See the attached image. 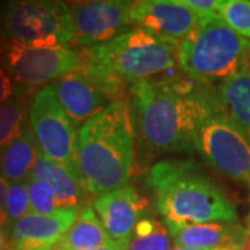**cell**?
Here are the masks:
<instances>
[{
  "label": "cell",
  "mask_w": 250,
  "mask_h": 250,
  "mask_svg": "<svg viewBox=\"0 0 250 250\" xmlns=\"http://www.w3.org/2000/svg\"><path fill=\"white\" fill-rule=\"evenodd\" d=\"M7 239H9V232L7 228L0 227V250H3L7 245Z\"/></svg>",
  "instance_id": "cell-29"
},
{
  "label": "cell",
  "mask_w": 250,
  "mask_h": 250,
  "mask_svg": "<svg viewBox=\"0 0 250 250\" xmlns=\"http://www.w3.org/2000/svg\"><path fill=\"white\" fill-rule=\"evenodd\" d=\"M38 146L29 124L0 150V174L9 184L27 182L38 159Z\"/></svg>",
  "instance_id": "cell-18"
},
{
  "label": "cell",
  "mask_w": 250,
  "mask_h": 250,
  "mask_svg": "<svg viewBox=\"0 0 250 250\" xmlns=\"http://www.w3.org/2000/svg\"><path fill=\"white\" fill-rule=\"evenodd\" d=\"M213 107L231 121L250 142V71L239 72L218 85H210Z\"/></svg>",
  "instance_id": "cell-16"
},
{
  "label": "cell",
  "mask_w": 250,
  "mask_h": 250,
  "mask_svg": "<svg viewBox=\"0 0 250 250\" xmlns=\"http://www.w3.org/2000/svg\"><path fill=\"white\" fill-rule=\"evenodd\" d=\"M170 231L152 215H143L135 227L128 250H171Z\"/></svg>",
  "instance_id": "cell-21"
},
{
  "label": "cell",
  "mask_w": 250,
  "mask_h": 250,
  "mask_svg": "<svg viewBox=\"0 0 250 250\" xmlns=\"http://www.w3.org/2000/svg\"><path fill=\"white\" fill-rule=\"evenodd\" d=\"M249 52L250 41L213 13L200 16L195 29L179 42L178 64L189 78L213 85L249 70Z\"/></svg>",
  "instance_id": "cell-4"
},
{
  "label": "cell",
  "mask_w": 250,
  "mask_h": 250,
  "mask_svg": "<svg viewBox=\"0 0 250 250\" xmlns=\"http://www.w3.org/2000/svg\"><path fill=\"white\" fill-rule=\"evenodd\" d=\"M9 187V182L0 174V213H3V214H4V206H6V197H7Z\"/></svg>",
  "instance_id": "cell-27"
},
{
  "label": "cell",
  "mask_w": 250,
  "mask_h": 250,
  "mask_svg": "<svg viewBox=\"0 0 250 250\" xmlns=\"http://www.w3.org/2000/svg\"><path fill=\"white\" fill-rule=\"evenodd\" d=\"M108 241L110 236L95 208L86 205L81 210L75 224L62 236L57 248L64 250H96Z\"/></svg>",
  "instance_id": "cell-19"
},
{
  "label": "cell",
  "mask_w": 250,
  "mask_h": 250,
  "mask_svg": "<svg viewBox=\"0 0 250 250\" xmlns=\"http://www.w3.org/2000/svg\"><path fill=\"white\" fill-rule=\"evenodd\" d=\"M18 86L14 85V80L3 67H0V106L7 103L14 96Z\"/></svg>",
  "instance_id": "cell-26"
},
{
  "label": "cell",
  "mask_w": 250,
  "mask_h": 250,
  "mask_svg": "<svg viewBox=\"0 0 250 250\" xmlns=\"http://www.w3.org/2000/svg\"><path fill=\"white\" fill-rule=\"evenodd\" d=\"M27 187L32 213L46 215L52 214L60 208L52 188L47 184L38 179L29 178V181H27Z\"/></svg>",
  "instance_id": "cell-23"
},
{
  "label": "cell",
  "mask_w": 250,
  "mask_h": 250,
  "mask_svg": "<svg viewBox=\"0 0 250 250\" xmlns=\"http://www.w3.org/2000/svg\"><path fill=\"white\" fill-rule=\"evenodd\" d=\"M129 16L138 28L177 45L195 29L200 17L182 0L132 1Z\"/></svg>",
  "instance_id": "cell-12"
},
{
  "label": "cell",
  "mask_w": 250,
  "mask_h": 250,
  "mask_svg": "<svg viewBox=\"0 0 250 250\" xmlns=\"http://www.w3.org/2000/svg\"><path fill=\"white\" fill-rule=\"evenodd\" d=\"M0 36L18 45L67 46L74 41L70 6L57 0H17L0 6Z\"/></svg>",
  "instance_id": "cell-6"
},
{
  "label": "cell",
  "mask_w": 250,
  "mask_h": 250,
  "mask_svg": "<svg viewBox=\"0 0 250 250\" xmlns=\"http://www.w3.org/2000/svg\"><path fill=\"white\" fill-rule=\"evenodd\" d=\"M208 85L192 78L150 80L131 85L138 132L156 154L193 149L195 123L205 104Z\"/></svg>",
  "instance_id": "cell-1"
},
{
  "label": "cell",
  "mask_w": 250,
  "mask_h": 250,
  "mask_svg": "<svg viewBox=\"0 0 250 250\" xmlns=\"http://www.w3.org/2000/svg\"><path fill=\"white\" fill-rule=\"evenodd\" d=\"M82 57L126 83L154 80L178 64V45L131 28L107 43L85 47Z\"/></svg>",
  "instance_id": "cell-5"
},
{
  "label": "cell",
  "mask_w": 250,
  "mask_h": 250,
  "mask_svg": "<svg viewBox=\"0 0 250 250\" xmlns=\"http://www.w3.org/2000/svg\"><path fill=\"white\" fill-rule=\"evenodd\" d=\"M147 202L134 188L124 187L96 197L92 203L110 239L129 242L138 221L146 214Z\"/></svg>",
  "instance_id": "cell-14"
},
{
  "label": "cell",
  "mask_w": 250,
  "mask_h": 250,
  "mask_svg": "<svg viewBox=\"0 0 250 250\" xmlns=\"http://www.w3.org/2000/svg\"><path fill=\"white\" fill-rule=\"evenodd\" d=\"M171 250H205V249H192V248H181V246H175Z\"/></svg>",
  "instance_id": "cell-31"
},
{
  "label": "cell",
  "mask_w": 250,
  "mask_h": 250,
  "mask_svg": "<svg viewBox=\"0 0 250 250\" xmlns=\"http://www.w3.org/2000/svg\"><path fill=\"white\" fill-rule=\"evenodd\" d=\"M135 128L129 106L116 102L78 134V166L83 185L96 197L128 187L134 168Z\"/></svg>",
  "instance_id": "cell-2"
},
{
  "label": "cell",
  "mask_w": 250,
  "mask_h": 250,
  "mask_svg": "<svg viewBox=\"0 0 250 250\" xmlns=\"http://www.w3.org/2000/svg\"><path fill=\"white\" fill-rule=\"evenodd\" d=\"M71 11L74 42L83 47L107 43L129 31L132 1L99 0L68 4Z\"/></svg>",
  "instance_id": "cell-11"
},
{
  "label": "cell",
  "mask_w": 250,
  "mask_h": 250,
  "mask_svg": "<svg viewBox=\"0 0 250 250\" xmlns=\"http://www.w3.org/2000/svg\"><path fill=\"white\" fill-rule=\"evenodd\" d=\"M28 124L38 150L83 184L78 166L77 125L59 103L53 85L38 90L29 104Z\"/></svg>",
  "instance_id": "cell-8"
},
{
  "label": "cell",
  "mask_w": 250,
  "mask_h": 250,
  "mask_svg": "<svg viewBox=\"0 0 250 250\" xmlns=\"http://www.w3.org/2000/svg\"><path fill=\"white\" fill-rule=\"evenodd\" d=\"M182 3L192 9L199 16L218 13L223 4V0H182Z\"/></svg>",
  "instance_id": "cell-25"
},
{
  "label": "cell",
  "mask_w": 250,
  "mask_h": 250,
  "mask_svg": "<svg viewBox=\"0 0 250 250\" xmlns=\"http://www.w3.org/2000/svg\"><path fill=\"white\" fill-rule=\"evenodd\" d=\"M218 14L238 35L250 41V0H223Z\"/></svg>",
  "instance_id": "cell-22"
},
{
  "label": "cell",
  "mask_w": 250,
  "mask_h": 250,
  "mask_svg": "<svg viewBox=\"0 0 250 250\" xmlns=\"http://www.w3.org/2000/svg\"><path fill=\"white\" fill-rule=\"evenodd\" d=\"M0 64L18 86L35 88L77 71L82 54L67 46L36 47L9 42L0 49Z\"/></svg>",
  "instance_id": "cell-10"
},
{
  "label": "cell",
  "mask_w": 250,
  "mask_h": 250,
  "mask_svg": "<svg viewBox=\"0 0 250 250\" xmlns=\"http://www.w3.org/2000/svg\"><path fill=\"white\" fill-rule=\"evenodd\" d=\"M128 243L129 242H118L110 239L107 243H104L96 250H128Z\"/></svg>",
  "instance_id": "cell-28"
},
{
  "label": "cell",
  "mask_w": 250,
  "mask_h": 250,
  "mask_svg": "<svg viewBox=\"0 0 250 250\" xmlns=\"http://www.w3.org/2000/svg\"><path fill=\"white\" fill-rule=\"evenodd\" d=\"M56 250H64V249H60V248H57V249H56Z\"/></svg>",
  "instance_id": "cell-33"
},
{
  "label": "cell",
  "mask_w": 250,
  "mask_h": 250,
  "mask_svg": "<svg viewBox=\"0 0 250 250\" xmlns=\"http://www.w3.org/2000/svg\"><path fill=\"white\" fill-rule=\"evenodd\" d=\"M249 71H250V52H249Z\"/></svg>",
  "instance_id": "cell-32"
},
{
  "label": "cell",
  "mask_w": 250,
  "mask_h": 250,
  "mask_svg": "<svg viewBox=\"0 0 250 250\" xmlns=\"http://www.w3.org/2000/svg\"><path fill=\"white\" fill-rule=\"evenodd\" d=\"M249 224H250V214H249Z\"/></svg>",
  "instance_id": "cell-34"
},
{
  "label": "cell",
  "mask_w": 250,
  "mask_h": 250,
  "mask_svg": "<svg viewBox=\"0 0 250 250\" xmlns=\"http://www.w3.org/2000/svg\"><path fill=\"white\" fill-rule=\"evenodd\" d=\"M146 184L167 228L238 220L232 202L193 161H159L147 171Z\"/></svg>",
  "instance_id": "cell-3"
},
{
  "label": "cell",
  "mask_w": 250,
  "mask_h": 250,
  "mask_svg": "<svg viewBox=\"0 0 250 250\" xmlns=\"http://www.w3.org/2000/svg\"><path fill=\"white\" fill-rule=\"evenodd\" d=\"M29 213L32 211H31L27 182L10 184L7 197H6V206H4V215L7 218V223H16Z\"/></svg>",
  "instance_id": "cell-24"
},
{
  "label": "cell",
  "mask_w": 250,
  "mask_h": 250,
  "mask_svg": "<svg viewBox=\"0 0 250 250\" xmlns=\"http://www.w3.org/2000/svg\"><path fill=\"white\" fill-rule=\"evenodd\" d=\"M27 92L18 86L14 96L7 103L0 106V150L9 145L28 124L29 114Z\"/></svg>",
  "instance_id": "cell-20"
},
{
  "label": "cell",
  "mask_w": 250,
  "mask_h": 250,
  "mask_svg": "<svg viewBox=\"0 0 250 250\" xmlns=\"http://www.w3.org/2000/svg\"><path fill=\"white\" fill-rule=\"evenodd\" d=\"M80 213L81 208H59L46 215L29 213L9 224L10 250H56Z\"/></svg>",
  "instance_id": "cell-13"
},
{
  "label": "cell",
  "mask_w": 250,
  "mask_h": 250,
  "mask_svg": "<svg viewBox=\"0 0 250 250\" xmlns=\"http://www.w3.org/2000/svg\"><path fill=\"white\" fill-rule=\"evenodd\" d=\"M3 250H7V249H3Z\"/></svg>",
  "instance_id": "cell-35"
},
{
  "label": "cell",
  "mask_w": 250,
  "mask_h": 250,
  "mask_svg": "<svg viewBox=\"0 0 250 250\" xmlns=\"http://www.w3.org/2000/svg\"><path fill=\"white\" fill-rule=\"evenodd\" d=\"M31 178L38 179L52 188L60 208H81L88 202V189L70 171L38 153Z\"/></svg>",
  "instance_id": "cell-17"
},
{
  "label": "cell",
  "mask_w": 250,
  "mask_h": 250,
  "mask_svg": "<svg viewBox=\"0 0 250 250\" xmlns=\"http://www.w3.org/2000/svg\"><path fill=\"white\" fill-rule=\"evenodd\" d=\"M175 246L205 250H245L249 232L236 223H208L168 228Z\"/></svg>",
  "instance_id": "cell-15"
},
{
  "label": "cell",
  "mask_w": 250,
  "mask_h": 250,
  "mask_svg": "<svg viewBox=\"0 0 250 250\" xmlns=\"http://www.w3.org/2000/svg\"><path fill=\"white\" fill-rule=\"evenodd\" d=\"M193 149L221 174L250 185V142L235 125L211 104L210 85L207 98L193 129Z\"/></svg>",
  "instance_id": "cell-7"
},
{
  "label": "cell",
  "mask_w": 250,
  "mask_h": 250,
  "mask_svg": "<svg viewBox=\"0 0 250 250\" xmlns=\"http://www.w3.org/2000/svg\"><path fill=\"white\" fill-rule=\"evenodd\" d=\"M59 103L77 126L116 102H123L124 82L82 57V65L53 85Z\"/></svg>",
  "instance_id": "cell-9"
},
{
  "label": "cell",
  "mask_w": 250,
  "mask_h": 250,
  "mask_svg": "<svg viewBox=\"0 0 250 250\" xmlns=\"http://www.w3.org/2000/svg\"><path fill=\"white\" fill-rule=\"evenodd\" d=\"M7 218H6V215L3 214V213H0V227H3L4 228V225H7Z\"/></svg>",
  "instance_id": "cell-30"
}]
</instances>
